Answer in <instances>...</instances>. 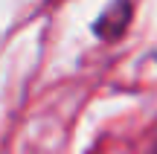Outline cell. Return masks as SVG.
Here are the masks:
<instances>
[{
	"instance_id": "cell-1",
	"label": "cell",
	"mask_w": 157,
	"mask_h": 154,
	"mask_svg": "<svg viewBox=\"0 0 157 154\" xmlns=\"http://www.w3.org/2000/svg\"><path fill=\"white\" fill-rule=\"evenodd\" d=\"M134 21V0H111L93 21V35L105 44L119 41Z\"/></svg>"
}]
</instances>
